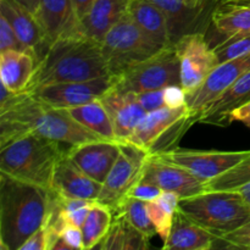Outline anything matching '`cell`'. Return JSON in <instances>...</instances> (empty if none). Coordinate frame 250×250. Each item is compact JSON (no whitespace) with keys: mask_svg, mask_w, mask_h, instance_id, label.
<instances>
[{"mask_svg":"<svg viewBox=\"0 0 250 250\" xmlns=\"http://www.w3.org/2000/svg\"><path fill=\"white\" fill-rule=\"evenodd\" d=\"M26 133L68 148L103 139L78 124L66 109L51 106L28 92L16 93L0 107V146Z\"/></svg>","mask_w":250,"mask_h":250,"instance_id":"cell-1","label":"cell"},{"mask_svg":"<svg viewBox=\"0 0 250 250\" xmlns=\"http://www.w3.org/2000/svg\"><path fill=\"white\" fill-rule=\"evenodd\" d=\"M110 75L102 53V43L82 32L60 37L39 60L27 92L41 85L81 82Z\"/></svg>","mask_w":250,"mask_h":250,"instance_id":"cell-2","label":"cell"},{"mask_svg":"<svg viewBox=\"0 0 250 250\" xmlns=\"http://www.w3.org/2000/svg\"><path fill=\"white\" fill-rule=\"evenodd\" d=\"M50 190L0 172V248L19 250L43 229Z\"/></svg>","mask_w":250,"mask_h":250,"instance_id":"cell-3","label":"cell"},{"mask_svg":"<svg viewBox=\"0 0 250 250\" xmlns=\"http://www.w3.org/2000/svg\"><path fill=\"white\" fill-rule=\"evenodd\" d=\"M66 151L36 133L22 134L0 146V172L50 190L56 163Z\"/></svg>","mask_w":250,"mask_h":250,"instance_id":"cell-4","label":"cell"},{"mask_svg":"<svg viewBox=\"0 0 250 250\" xmlns=\"http://www.w3.org/2000/svg\"><path fill=\"white\" fill-rule=\"evenodd\" d=\"M178 209L219 238L250 219V207L238 192L205 190L181 199Z\"/></svg>","mask_w":250,"mask_h":250,"instance_id":"cell-5","label":"cell"},{"mask_svg":"<svg viewBox=\"0 0 250 250\" xmlns=\"http://www.w3.org/2000/svg\"><path fill=\"white\" fill-rule=\"evenodd\" d=\"M194 124L187 105L178 109L163 106L146 112L124 142L138 146L149 155L166 153L177 148L178 142Z\"/></svg>","mask_w":250,"mask_h":250,"instance_id":"cell-6","label":"cell"},{"mask_svg":"<svg viewBox=\"0 0 250 250\" xmlns=\"http://www.w3.org/2000/svg\"><path fill=\"white\" fill-rule=\"evenodd\" d=\"M114 76V89L138 93L181 84V65L175 44L165 46L146 60Z\"/></svg>","mask_w":250,"mask_h":250,"instance_id":"cell-7","label":"cell"},{"mask_svg":"<svg viewBox=\"0 0 250 250\" xmlns=\"http://www.w3.org/2000/svg\"><path fill=\"white\" fill-rule=\"evenodd\" d=\"M100 43L110 75H117L161 50L149 42L128 14L105 34Z\"/></svg>","mask_w":250,"mask_h":250,"instance_id":"cell-8","label":"cell"},{"mask_svg":"<svg viewBox=\"0 0 250 250\" xmlns=\"http://www.w3.org/2000/svg\"><path fill=\"white\" fill-rule=\"evenodd\" d=\"M120 148L119 158L103 183L102 192L97 199L111 209L116 208L141 180L144 164L149 156L148 153L127 142H120Z\"/></svg>","mask_w":250,"mask_h":250,"instance_id":"cell-9","label":"cell"},{"mask_svg":"<svg viewBox=\"0 0 250 250\" xmlns=\"http://www.w3.org/2000/svg\"><path fill=\"white\" fill-rule=\"evenodd\" d=\"M181 65V85L187 93L197 89L219 65L214 49L200 32L185 34L175 44Z\"/></svg>","mask_w":250,"mask_h":250,"instance_id":"cell-10","label":"cell"},{"mask_svg":"<svg viewBox=\"0 0 250 250\" xmlns=\"http://www.w3.org/2000/svg\"><path fill=\"white\" fill-rule=\"evenodd\" d=\"M112 87H114V76L106 75L94 80L81 81V82L41 85L28 93L51 106L68 109L100 99Z\"/></svg>","mask_w":250,"mask_h":250,"instance_id":"cell-11","label":"cell"},{"mask_svg":"<svg viewBox=\"0 0 250 250\" xmlns=\"http://www.w3.org/2000/svg\"><path fill=\"white\" fill-rule=\"evenodd\" d=\"M250 70V54L215 66L204 82L193 92L186 94V105L197 124V117L210 103L226 92L233 83Z\"/></svg>","mask_w":250,"mask_h":250,"instance_id":"cell-12","label":"cell"},{"mask_svg":"<svg viewBox=\"0 0 250 250\" xmlns=\"http://www.w3.org/2000/svg\"><path fill=\"white\" fill-rule=\"evenodd\" d=\"M249 154L250 150L202 151L176 148L166 153L156 154V156L186 168L202 181L208 182L238 164Z\"/></svg>","mask_w":250,"mask_h":250,"instance_id":"cell-13","label":"cell"},{"mask_svg":"<svg viewBox=\"0 0 250 250\" xmlns=\"http://www.w3.org/2000/svg\"><path fill=\"white\" fill-rule=\"evenodd\" d=\"M141 180L156 185L166 192H173L181 199L200 194L207 190V182L202 181L181 166L149 155L144 164Z\"/></svg>","mask_w":250,"mask_h":250,"instance_id":"cell-14","label":"cell"},{"mask_svg":"<svg viewBox=\"0 0 250 250\" xmlns=\"http://www.w3.org/2000/svg\"><path fill=\"white\" fill-rule=\"evenodd\" d=\"M120 142L99 139L67 149V155L85 175L104 183L120 155Z\"/></svg>","mask_w":250,"mask_h":250,"instance_id":"cell-15","label":"cell"},{"mask_svg":"<svg viewBox=\"0 0 250 250\" xmlns=\"http://www.w3.org/2000/svg\"><path fill=\"white\" fill-rule=\"evenodd\" d=\"M0 14L10 22L24 49L36 54L41 60L50 43L36 14L17 0H0Z\"/></svg>","mask_w":250,"mask_h":250,"instance_id":"cell-16","label":"cell"},{"mask_svg":"<svg viewBox=\"0 0 250 250\" xmlns=\"http://www.w3.org/2000/svg\"><path fill=\"white\" fill-rule=\"evenodd\" d=\"M102 188V183L85 175L68 158L67 153H63L56 163L50 190L55 192L60 197L97 202Z\"/></svg>","mask_w":250,"mask_h":250,"instance_id":"cell-17","label":"cell"},{"mask_svg":"<svg viewBox=\"0 0 250 250\" xmlns=\"http://www.w3.org/2000/svg\"><path fill=\"white\" fill-rule=\"evenodd\" d=\"M100 100L111 119L119 142L126 141L146 114L139 104L136 93L119 92L111 88Z\"/></svg>","mask_w":250,"mask_h":250,"instance_id":"cell-18","label":"cell"},{"mask_svg":"<svg viewBox=\"0 0 250 250\" xmlns=\"http://www.w3.org/2000/svg\"><path fill=\"white\" fill-rule=\"evenodd\" d=\"M250 102V70L217 99L210 103L197 117V124L229 126L232 111Z\"/></svg>","mask_w":250,"mask_h":250,"instance_id":"cell-19","label":"cell"},{"mask_svg":"<svg viewBox=\"0 0 250 250\" xmlns=\"http://www.w3.org/2000/svg\"><path fill=\"white\" fill-rule=\"evenodd\" d=\"M38 62V56L31 51H0L1 84L14 93L27 92L36 73Z\"/></svg>","mask_w":250,"mask_h":250,"instance_id":"cell-20","label":"cell"},{"mask_svg":"<svg viewBox=\"0 0 250 250\" xmlns=\"http://www.w3.org/2000/svg\"><path fill=\"white\" fill-rule=\"evenodd\" d=\"M219 237L205 229L189 216L178 209L173 217L172 229L164 249L176 250H209L214 248Z\"/></svg>","mask_w":250,"mask_h":250,"instance_id":"cell-21","label":"cell"},{"mask_svg":"<svg viewBox=\"0 0 250 250\" xmlns=\"http://www.w3.org/2000/svg\"><path fill=\"white\" fill-rule=\"evenodd\" d=\"M127 14L156 48L163 49L170 45L165 15L151 0H131Z\"/></svg>","mask_w":250,"mask_h":250,"instance_id":"cell-22","label":"cell"},{"mask_svg":"<svg viewBox=\"0 0 250 250\" xmlns=\"http://www.w3.org/2000/svg\"><path fill=\"white\" fill-rule=\"evenodd\" d=\"M131 0H95L89 14L81 21L80 32L102 42L105 34L127 14Z\"/></svg>","mask_w":250,"mask_h":250,"instance_id":"cell-23","label":"cell"},{"mask_svg":"<svg viewBox=\"0 0 250 250\" xmlns=\"http://www.w3.org/2000/svg\"><path fill=\"white\" fill-rule=\"evenodd\" d=\"M37 17L50 44L65 34L80 32L71 0H41Z\"/></svg>","mask_w":250,"mask_h":250,"instance_id":"cell-24","label":"cell"},{"mask_svg":"<svg viewBox=\"0 0 250 250\" xmlns=\"http://www.w3.org/2000/svg\"><path fill=\"white\" fill-rule=\"evenodd\" d=\"M211 14L214 28L226 37L250 33V0H216Z\"/></svg>","mask_w":250,"mask_h":250,"instance_id":"cell-25","label":"cell"},{"mask_svg":"<svg viewBox=\"0 0 250 250\" xmlns=\"http://www.w3.org/2000/svg\"><path fill=\"white\" fill-rule=\"evenodd\" d=\"M102 250H146L149 248V237L137 229L120 211H112L109 232L97 247Z\"/></svg>","mask_w":250,"mask_h":250,"instance_id":"cell-26","label":"cell"},{"mask_svg":"<svg viewBox=\"0 0 250 250\" xmlns=\"http://www.w3.org/2000/svg\"><path fill=\"white\" fill-rule=\"evenodd\" d=\"M66 110L78 124L82 125L88 131L93 132L103 139L117 141L114 125L100 99L78 106L68 107Z\"/></svg>","mask_w":250,"mask_h":250,"instance_id":"cell-27","label":"cell"},{"mask_svg":"<svg viewBox=\"0 0 250 250\" xmlns=\"http://www.w3.org/2000/svg\"><path fill=\"white\" fill-rule=\"evenodd\" d=\"M158 5L166 17L168 28V37L171 44H176L185 34L190 33L192 24L202 12L203 7L190 9L186 5L185 0H151Z\"/></svg>","mask_w":250,"mask_h":250,"instance_id":"cell-28","label":"cell"},{"mask_svg":"<svg viewBox=\"0 0 250 250\" xmlns=\"http://www.w3.org/2000/svg\"><path fill=\"white\" fill-rule=\"evenodd\" d=\"M112 222V209L99 202H94L84 224L82 225L83 250L94 249L102 243Z\"/></svg>","mask_w":250,"mask_h":250,"instance_id":"cell-29","label":"cell"},{"mask_svg":"<svg viewBox=\"0 0 250 250\" xmlns=\"http://www.w3.org/2000/svg\"><path fill=\"white\" fill-rule=\"evenodd\" d=\"M181 197L173 192L164 190L163 194L154 202L146 203V210L151 222L155 226L156 233L163 242L167 241L172 229L173 217L180 207Z\"/></svg>","mask_w":250,"mask_h":250,"instance_id":"cell-30","label":"cell"},{"mask_svg":"<svg viewBox=\"0 0 250 250\" xmlns=\"http://www.w3.org/2000/svg\"><path fill=\"white\" fill-rule=\"evenodd\" d=\"M250 182V154L234 166L207 182V190L237 192Z\"/></svg>","mask_w":250,"mask_h":250,"instance_id":"cell-31","label":"cell"},{"mask_svg":"<svg viewBox=\"0 0 250 250\" xmlns=\"http://www.w3.org/2000/svg\"><path fill=\"white\" fill-rule=\"evenodd\" d=\"M112 211L122 212L125 215V217L131 222V225H133L137 229L143 232L149 238L158 234L156 233L155 226L153 225V222H151L150 217L148 215L146 202L126 195L119 203V205L112 209Z\"/></svg>","mask_w":250,"mask_h":250,"instance_id":"cell-32","label":"cell"},{"mask_svg":"<svg viewBox=\"0 0 250 250\" xmlns=\"http://www.w3.org/2000/svg\"><path fill=\"white\" fill-rule=\"evenodd\" d=\"M217 62L233 60L250 54V33H239L226 37L221 43L212 46Z\"/></svg>","mask_w":250,"mask_h":250,"instance_id":"cell-33","label":"cell"},{"mask_svg":"<svg viewBox=\"0 0 250 250\" xmlns=\"http://www.w3.org/2000/svg\"><path fill=\"white\" fill-rule=\"evenodd\" d=\"M26 50L10 22L0 14V51Z\"/></svg>","mask_w":250,"mask_h":250,"instance_id":"cell-34","label":"cell"},{"mask_svg":"<svg viewBox=\"0 0 250 250\" xmlns=\"http://www.w3.org/2000/svg\"><path fill=\"white\" fill-rule=\"evenodd\" d=\"M220 239L231 248L250 249V219L238 229L224 234Z\"/></svg>","mask_w":250,"mask_h":250,"instance_id":"cell-35","label":"cell"},{"mask_svg":"<svg viewBox=\"0 0 250 250\" xmlns=\"http://www.w3.org/2000/svg\"><path fill=\"white\" fill-rule=\"evenodd\" d=\"M164 190L160 187H158L156 185H153L150 182H146V181L139 180L133 187L131 188V190L128 192L129 197L137 198V199H141L143 202H154V200L158 199L161 194H163Z\"/></svg>","mask_w":250,"mask_h":250,"instance_id":"cell-36","label":"cell"},{"mask_svg":"<svg viewBox=\"0 0 250 250\" xmlns=\"http://www.w3.org/2000/svg\"><path fill=\"white\" fill-rule=\"evenodd\" d=\"M137 98H138L139 104L143 106L146 112L166 106L165 99H164V89L146 90V92L138 93Z\"/></svg>","mask_w":250,"mask_h":250,"instance_id":"cell-37","label":"cell"},{"mask_svg":"<svg viewBox=\"0 0 250 250\" xmlns=\"http://www.w3.org/2000/svg\"><path fill=\"white\" fill-rule=\"evenodd\" d=\"M164 99L166 106L178 109L186 105V90L181 84H171L164 88Z\"/></svg>","mask_w":250,"mask_h":250,"instance_id":"cell-38","label":"cell"},{"mask_svg":"<svg viewBox=\"0 0 250 250\" xmlns=\"http://www.w3.org/2000/svg\"><path fill=\"white\" fill-rule=\"evenodd\" d=\"M61 237L70 244L72 250H83V237L81 227L68 222L63 229Z\"/></svg>","mask_w":250,"mask_h":250,"instance_id":"cell-39","label":"cell"},{"mask_svg":"<svg viewBox=\"0 0 250 250\" xmlns=\"http://www.w3.org/2000/svg\"><path fill=\"white\" fill-rule=\"evenodd\" d=\"M19 250H46V237L44 229H38L29 236Z\"/></svg>","mask_w":250,"mask_h":250,"instance_id":"cell-40","label":"cell"},{"mask_svg":"<svg viewBox=\"0 0 250 250\" xmlns=\"http://www.w3.org/2000/svg\"><path fill=\"white\" fill-rule=\"evenodd\" d=\"M95 0H71V6H72L73 17L80 27L81 21L89 14L90 9L94 5Z\"/></svg>","mask_w":250,"mask_h":250,"instance_id":"cell-41","label":"cell"},{"mask_svg":"<svg viewBox=\"0 0 250 250\" xmlns=\"http://www.w3.org/2000/svg\"><path fill=\"white\" fill-rule=\"evenodd\" d=\"M229 120H231V122H242V124H244L250 128V102L233 110L231 116H229Z\"/></svg>","mask_w":250,"mask_h":250,"instance_id":"cell-42","label":"cell"},{"mask_svg":"<svg viewBox=\"0 0 250 250\" xmlns=\"http://www.w3.org/2000/svg\"><path fill=\"white\" fill-rule=\"evenodd\" d=\"M93 204L94 203H92V204L87 205V207H83L81 208V209L76 210V211H72V212H66V215H67V219L68 221L71 222V224L76 225V226L78 227H82V225L84 224L85 219H87L88 214H89L90 209H92Z\"/></svg>","mask_w":250,"mask_h":250,"instance_id":"cell-43","label":"cell"},{"mask_svg":"<svg viewBox=\"0 0 250 250\" xmlns=\"http://www.w3.org/2000/svg\"><path fill=\"white\" fill-rule=\"evenodd\" d=\"M17 1L21 2L22 5H24L27 9L31 10V11L33 12V14H36V16H37L39 5H41V0H17Z\"/></svg>","mask_w":250,"mask_h":250,"instance_id":"cell-44","label":"cell"},{"mask_svg":"<svg viewBox=\"0 0 250 250\" xmlns=\"http://www.w3.org/2000/svg\"><path fill=\"white\" fill-rule=\"evenodd\" d=\"M237 192H238L239 194H241L242 197H243V199L246 200L247 204H248L249 207H250V182L247 183V185L243 186V187H242V188H239V189L237 190Z\"/></svg>","mask_w":250,"mask_h":250,"instance_id":"cell-45","label":"cell"},{"mask_svg":"<svg viewBox=\"0 0 250 250\" xmlns=\"http://www.w3.org/2000/svg\"><path fill=\"white\" fill-rule=\"evenodd\" d=\"M186 5L190 9H198V7H204V1L203 0H185Z\"/></svg>","mask_w":250,"mask_h":250,"instance_id":"cell-46","label":"cell"},{"mask_svg":"<svg viewBox=\"0 0 250 250\" xmlns=\"http://www.w3.org/2000/svg\"><path fill=\"white\" fill-rule=\"evenodd\" d=\"M203 1H204V4H205V1H207V0H203Z\"/></svg>","mask_w":250,"mask_h":250,"instance_id":"cell-47","label":"cell"},{"mask_svg":"<svg viewBox=\"0 0 250 250\" xmlns=\"http://www.w3.org/2000/svg\"><path fill=\"white\" fill-rule=\"evenodd\" d=\"M215 1H216V0H215Z\"/></svg>","mask_w":250,"mask_h":250,"instance_id":"cell-48","label":"cell"}]
</instances>
